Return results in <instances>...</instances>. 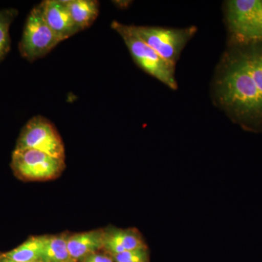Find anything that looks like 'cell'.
I'll use <instances>...</instances> for the list:
<instances>
[{"label": "cell", "mask_w": 262, "mask_h": 262, "mask_svg": "<svg viewBox=\"0 0 262 262\" xmlns=\"http://www.w3.org/2000/svg\"><path fill=\"white\" fill-rule=\"evenodd\" d=\"M215 99L246 130H262V42L233 46L215 83Z\"/></svg>", "instance_id": "obj_1"}, {"label": "cell", "mask_w": 262, "mask_h": 262, "mask_svg": "<svg viewBox=\"0 0 262 262\" xmlns=\"http://www.w3.org/2000/svg\"><path fill=\"white\" fill-rule=\"evenodd\" d=\"M112 28L116 31L123 39L136 64L144 72L168 86L169 89L178 88L176 79V65L163 59L133 32L130 25L114 21Z\"/></svg>", "instance_id": "obj_2"}, {"label": "cell", "mask_w": 262, "mask_h": 262, "mask_svg": "<svg viewBox=\"0 0 262 262\" xmlns=\"http://www.w3.org/2000/svg\"><path fill=\"white\" fill-rule=\"evenodd\" d=\"M225 5L233 46L262 42V0H230Z\"/></svg>", "instance_id": "obj_3"}, {"label": "cell", "mask_w": 262, "mask_h": 262, "mask_svg": "<svg viewBox=\"0 0 262 262\" xmlns=\"http://www.w3.org/2000/svg\"><path fill=\"white\" fill-rule=\"evenodd\" d=\"M130 28L163 59L175 65L183 49L196 32L195 27L174 29L130 26Z\"/></svg>", "instance_id": "obj_4"}, {"label": "cell", "mask_w": 262, "mask_h": 262, "mask_svg": "<svg viewBox=\"0 0 262 262\" xmlns=\"http://www.w3.org/2000/svg\"><path fill=\"white\" fill-rule=\"evenodd\" d=\"M61 41L48 27L40 5L34 7L27 17L19 43L20 55L29 62L47 56Z\"/></svg>", "instance_id": "obj_5"}, {"label": "cell", "mask_w": 262, "mask_h": 262, "mask_svg": "<svg viewBox=\"0 0 262 262\" xmlns=\"http://www.w3.org/2000/svg\"><path fill=\"white\" fill-rule=\"evenodd\" d=\"M15 149H35L58 159L65 158L61 136L52 122L40 115L33 117L24 127Z\"/></svg>", "instance_id": "obj_6"}, {"label": "cell", "mask_w": 262, "mask_h": 262, "mask_svg": "<svg viewBox=\"0 0 262 262\" xmlns=\"http://www.w3.org/2000/svg\"><path fill=\"white\" fill-rule=\"evenodd\" d=\"M64 166V160L53 158L35 149H15L12 157V167L15 173L20 178L27 180L56 178Z\"/></svg>", "instance_id": "obj_7"}, {"label": "cell", "mask_w": 262, "mask_h": 262, "mask_svg": "<svg viewBox=\"0 0 262 262\" xmlns=\"http://www.w3.org/2000/svg\"><path fill=\"white\" fill-rule=\"evenodd\" d=\"M39 5L45 20L61 42L80 32L63 0H46Z\"/></svg>", "instance_id": "obj_8"}, {"label": "cell", "mask_w": 262, "mask_h": 262, "mask_svg": "<svg viewBox=\"0 0 262 262\" xmlns=\"http://www.w3.org/2000/svg\"><path fill=\"white\" fill-rule=\"evenodd\" d=\"M146 247L145 241L137 229H115L105 231L103 249L110 256Z\"/></svg>", "instance_id": "obj_9"}, {"label": "cell", "mask_w": 262, "mask_h": 262, "mask_svg": "<svg viewBox=\"0 0 262 262\" xmlns=\"http://www.w3.org/2000/svg\"><path fill=\"white\" fill-rule=\"evenodd\" d=\"M105 231L94 230L74 234L67 238V247L72 261L83 259L103 248Z\"/></svg>", "instance_id": "obj_10"}, {"label": "cell", "mask_w": 262, "mask_h": 262, "mask_svg": "<svg viewBox=\"0 0 262 262\" xmlns=\"http://www.w3.org/2000/svg\"><path fill=\"white\" fill-rule=\"evenodd\" d=\"M78 30L91 27L99 15V2L96 0H63Z\"/></svg>", "instance_id": "obj_11"}, {"label": "cell", "mask_w": 262, "mask_h": 262, "mask_svg": "<svg viewBox=\"0 0 262 262\" xmlns=\"http://www.w3.org/2000/svg\"><path fill=\"white\" fill-rule=\"evenodd\" d=\"M45 236L32 237L23 244L2 256L15 261L41 262Z\"/></svg>", "instance_id": "obj_12"}, {"label": "cell", "mask_w": 262, "mask_h": 262, "mask_svg": "<svg viewBox=\"0 0 262 262\" xmlns=\"http://www.w3.org/2000/svg\"><path fill=\"white\" fill-rule=\"evenodd\" d=\"M67 238L63 236H45L41 262L72 261L67 247Z\"/></svg>", "instance_id": "obj_13"}, {"label": "cell", "mask_w": 262, "mask_h": 262, "mask_svg": "<svg viewBox=\"0 0 262 262\" xmlns=\"http://www.w3.org/2000/svg\"><path fill=\"white\" fill-rule=\"evenodd\" d=\"M17 15L18 11L13 8L0 10V62L10 51V27Z\"/></svg>", "instance_id": "obj_14"}, {"label": "cell", "mask_w": 262, "mask_h": 262, "mask_svg": "<svg viewBox=\"0 0 262 262\" xmlns=\"http://www.w3.org/2000/svg\"><path fill=\"white\" fill-rule=\"evenodd\" d=\"M111 257L115 262H150L147 247L112 255Z\"/></svg>", "instance_id": "obj_15"}, {"label": "cell", "mask_w": 262, "mask_h": 262, "mask_svg": "<svg viewBox=\"0 0 262 262\" xmlns=\"http://www.w3.org/2000/svg\"><path fill=\"white\" fill-rule=\"evenodd\" d=\"M82 262H115L113 258L101 253H94L82 259Z\"/></svg>", "instance_id": "obj_16"}, {"label": "cell", "mask_w": 262, "mask_h": 262, "mask_svg": "<svg viewBox=\"0 0 262 262\" xmlns=\"http://www.w3.org/2000/svg\"><path fill=\"white\" fill-rule=\"evenodd\" d=\"M0 262H20V261H13V260L9 259V258H5L4 256H0Z\"/></svg>", "instance_id": "obj_17"}, {"label": "cell", "mask_w": 262, "mask_h": 262, "mask_svg": "<svg viewBox=\"0 0 262 262\" xmlns=\"http://www.w3.org/2000/svg\"><path fill=\"white\" fill-rule=\"evenodd\" d=\"M67 262H75V261H67Z\"/></svg>", "instance_id": "obj_18"}]
</instances>
